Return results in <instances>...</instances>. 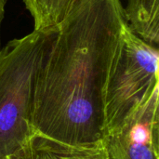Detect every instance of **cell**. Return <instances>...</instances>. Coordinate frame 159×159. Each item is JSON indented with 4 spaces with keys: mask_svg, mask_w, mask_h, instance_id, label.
<instances>
[{
    "mask_svg": "<svg viewBox=\"0 0 159 159\" xmlns=\"http://www.w3.org/2000/svg\"><path fill=\"white\" fill-rule=\"evenodd\" d=\"M126 23L120 0H78L73 6L35 75L34 131L75 145L102 141L104 86Z\"/></svg>",
    "mask_w": 159,
    "mask_h": 159,
    "instance_id": "6da1fadb",
    "label": "cell"
},
{
    "mask_svg": "<svg viewBox=\"0 0 159 159\" xmlns=\"http://www.w3.org/2000/svg\"><path fill=\"white\" fill-rule=\"evenodd\" d=\"M56 29H34L0 48V159L12 156L34 131L35 75Z\"/></svg>",
    "mask_w": 159,
    "mask_h": 159,
    "instance_id": "7a4b0ae2",
    "label": "cell"
},
{
    "mask_svg": "<svg viewBox=\"0 0 159 159\" xmlns=\"http://www.w3.org/2000/svg\"><path fill=\"white\" fill-rule=\"evenodd\" d=\"M159 51L126 23L114 54L103 92L104 132L116 130L158 87Z\"/></svg>",
    "mask_w": 159,
    "mask_h": 159,
    "instance_id": "3957f363",
    "label": "cell"
},
{
    "mask_svg": "<svg viewBox=\"0 0 159 159\" xmlns=\"http://www.w3.org/2000/svg\"><path fill=\"white\" fill-rule=\"evenodd\" d=\"M159 89L102 138L107 159H159Z\"/></svg>",
    "mask_w": 159,
    "mask_h": 159,
    "instance_id": "277c9868",
    "label": "cell"
},
{
    "mask_svg": "<svg viewBox=\"0 0 159 159\" xmlns=\"http://www.w3.org/2000/svg\"><path fill=\"white\" fill-rule=\"evenodd\" d=\"M7 159H107L102 142L75 145L66 143L37 131Z\"/></svg>",
    "mask_w": 159,
    "mask_h": 159,
    "instance_id": "5b68a950",
    "label": "cell"
},
{
    "mask_svg": "<svg viewBox=\"0 0 159 159\" xmlns=\"http://www.w3.org/2000/svg\"><path fill=\"white\" fill-rule=\"evenodd\" d=\"M124 13L129 27L146 43L159 44V0H128Z\"/></svg>",
    "mask_w": 159,
    "mask_h": 159,
    "instance_id": "8992f818",
    "label": "cell"
},
{
    "mask_svg": "<svg viewBox=\"0 0 159 159\" xmlns=\"http://www.w3.org/2000/svg\"><path fill=\"white\" fill-rule=\"evenodd\" d=\"M78 0H23L34 19V29L55 28Z\"/></svg>",
    "mask_w": 159,
    "mask_h": 159,
    "instance_id": "52a82bcc",
    "label": "cell"
},
{
    "mask_svg": "<svg viewBox=\"0 0 159 159\" xmlns=\"http://www.w3.org/2000/svg\"><path fill=\"white\" fill-rule=\"evenodd\" d=\"M7 4V0H0V28H1V23L4 19L5 15V7ZM0 48H1V42H0Z\"/></svg>",
    "mask_w": 159,
    "mask_h": 159,
    "instance_id": "ba28073f",
    "label": "cell"
}]
</instances>
